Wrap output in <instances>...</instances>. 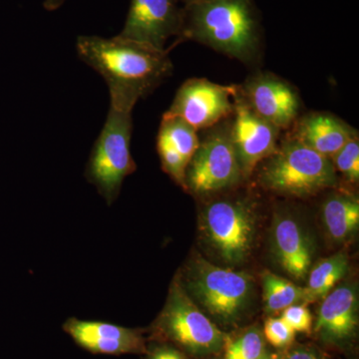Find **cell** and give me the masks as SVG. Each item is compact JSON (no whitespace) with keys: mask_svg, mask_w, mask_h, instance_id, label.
I'll use <instances>...</instances> for the list:
<instances>
[{"mask_svg":"<svg viewBox=\"0 0 359 359\" xmlns=\"http://www.w3.org/2000/svg\"><path fill=\"white\" fill-rule=\"evenodd\" d=\"M132 129V112L110 107L87 163L85 176L108 205L117 199L125 178L136 170L130 150Z\"/></svg>","mask_w":359,"mask_h":359,"instance_id":"cell-5","label":"cell"},{"mask_svg":"<svg viewBox=\"0 0 359 359\" xmlns=\"http://www.w3.org/2000/svg\"><path fill=\"white\" fill-rule=\"evenodd\" d=\"M290 137L318 154L332 159L358 131L327 113H311L297 119Z\"/></svg>","mask_w":359,"mask_h":359,"instance_id":"cell-15","label":"cell"},{"mask_svg":"<svg viewBox=\"0 0 359 359\" xmlns=\"http://www.w3.org/2000/svg\"><path fill=\"white\" fill-rule=\"evenodd\" d=\"M330 160L335 171L344 175L351 183H356L359 179L358 135L347 142Z\"/></svg>","mask_w":359,"mask_h":359,"instance_id":"cell-22","label":"cell"},{"mask_svg":"<svg viewBox=\"0 0 359 359\" xmlns=\"http://www.w3.org/2000/svg\"><path fill=\"white\" fill-rule=\"evenodd\" d=\"M358 327V292L353 285H340L323 299L314 332L325 344L339 346L353 339Z\"/></svg>","mask_w":359,"mask_h":359,"instance_id":"cell-14","label":"cell"},{"mask_svg":"<svg viewBox=\"0 0 359 359\" xmlns=\"http://www.w3.org/2000/svg\"><path fill=\"white\" fill-rule=\"evenodd\" d=\"M148 359H189L185 353L171 344H159L147 351Z\"/></svg>","mask_w":359,"mask_h":359,"instance_id":"cell-25","label":"cell"},{"mask_svg":"<svg viewBox=\"0 0 359 359\" xmlns=\"http://www.w3.org/2000/svg\"><path fill=\"white\" fill-rule=\"evenodd\" d=\"M183 6H187V4H197V2H204L209 1V0H179Z\"/></svg>","mask_w":359,"mask_h":359,"instance_id":"cell-28","label":"cell"},{"mask_svg":"<svg viewBox=\"0 0 359 359\" xmlns=\"http://www.w3.org/2000/svg\"><path fill=\"white\" fill-rule=\"evenodd\" d=\"M276 259L292 278L304 280L311 266V249L301 226L290 217H278L273 230Z\"/></svg>","mask_w":359,"mask_h":359,"instance_id":"cell-16","label":"cell"},{"mask_svg":"<svg viewBox=\"0 0 359 359\" xmlns=\"http://www.w3.org/2000/svg\"><path fill=\"white\" fill-rule=\"evenodd\" d=\"M187 282L198 302L226 323L238 320L252 290V278L248 273L215 266L202 257L191 263Z\"/></svg>","mask_w":359,"mask_h":359,"instance_id":"cell-7","label":"cell"},{"mask_svg":"<svg viewBox=\"0 0 359 359\" xmlns=\"http://www.w3.org/2000/svg\"><path fill=\"white\" fill-rule=\"evenodd\" d=\"M264 162L259 183L280 195L308 198L337 184L332 160L290 136Z\"/></svg>","mask_w":359,"mask_h":359,"instance_id":"cell-3","label":"cell"},{"mask_svg":"<svg viewBox=\"0 0 359 359\" xmlns=\"http://www.w3.org/2000/svg\"><path fill=\"white\" fill-rule=\"evenodd\" d=\"M224 359H259L266 353L263 332L250 327L233 339L226 337Z\"/></svg>","mask_w":359,"mask_h":359,"instance_id":"cell-21","label":"cell"},{"mask_svg":"<svg viewBox=\"0 0 359 359\" xmlns=\"http://www.w3.org/2000/svg\"><path fill=\"white\" fill-rule=\"evenodd\" d=\"M252 205L245 199H219L205 205V237L226 263L238 264L249 257L255 235Z\"/></svg>","mask_w":359,"mask_h":359,"instance_id":"cell-8","label":"cell"},{"mask_svg":"<svg viewBox=\"0 0 359 359\" xmlns=\"http://www.w3.org/2000/svg\"><path fill=\"white\" fill-rule=\"evenodd\" d=\"M323 221L328 236L334 242H346L359 226V202L349 194H335L323 205Z\"/></svg>","mask_w":359,"mask_h":359,"instance_id":"cell-17","label":"cell"},{"mask_svg":"<svg viewBox=\"0 0 359 359\" xmlns=\"http://www.w3.org/2000/svg\"><path fill=\"white\" fill-rule=\"evenodd\" d=\"M280 132V129L250 109L237 86L231 116V137L244 179L249 178L259 163L276 152Z\"/></svg>","mask_w":359,"mask_h":359,"instance_id":"cell-11","label":"cell"},{"mask_svg":"<svg viewBox=\"0 0 359 359\" xmlns=\"http://www.w3.org/2000/svg\"><path fill=\"white\" fill-rule=\"evenodd\" d=\"M156 337L194 356H208L223 351L226 337L175 280L166 304L155 321Z\"/></svg>","mask_w":359,"mask_h":359,"instance_id":"cell-4","label":"cell"},{"mask_svg":"<svg viewBox=\"0 0 359 359\" xmlns=\"http://www.w3.org/2000/svg\"><path fill=\"white\" fill-rule=\"evenodd\" d=\"M259 359H278V356L275 355V354L264 353V355L262 356Z\"/></svg>","mask_w":359,"mask_h":359,"instance_id":"cell-29","label":"cell"},{"mask_svg":"<svg viewBox=\"0 0 359 359\" xmlns=\"http://www.w3.org/2000/svg\"><path fill=\"white\" fill-rule=\"evenodd\" d=\"M78 55L103 77L110 93V107L133 111L173 72L169 52L115 36H79Z\"/></svg>","mask_w":359,"mask_h":359,"instance_id":"cell-1","label":"cell"},{"mask_svg":"<svg viewBox=\"0 0 359 359\" xmlns=\"http://www.w3.org/2000/svg\"><path fill=\"white\" fill-rule=\"evenodd\" d=\"M207 130L186 172V191L200 197L221 192L244 179L231 140V117Z\"/></svg>","mask_w":359,"mask_h":359,"instance_id":"cell-6","label":"cell"},{"mask_svg":"<svg viewBox=\"0 0 359 359\" xmlns=\"http://www.w3.org/2000/svg\"><path fill=\"white\" fill-rule=\"evenodd\" d=\"M63 330L73 340L92 353L119 355L127 353H146L145 337L141 330L101 323L69 318Z\"/></svg>","mask_w":359,"mask_h":359,"instance_id":"cell-13","label":"cell"},{"mask_svg":"<svg viewBox=\"0 0 359 359\" xmlns=\"http://www.w3.org/2000/svg\"><path fill=\"white\" fill-rule=\"evenodd\" d=\"M250 109L280 130L290 128L299 118L301 97L283 78L257 73L238 86Z\"/></svg>","mask_w":359,"mask_h":359,"instance_id":"cell-12","label":"cell"},{"mask_svg":"<svg viewBox=\"0 0 359 359\" xmlns=\"http://www.w3.org/2000/svg\"><path fill=\"white\" fill-rule=\"evenodd\" d=\"M184 6L179 0H131L121 39L168 51V40L181 34ZM173 44L170 50L173 48Z\"/></svg>","mask_w":359,"mask_h":359,"instance_id":"cell-10","label":"cell"},{"mask_svg":"<svg viewBox=\"0 0 359 359\" xmlns=\"http://www.w3.org/2000/svg\"><path fill=\"white\" fill-rule=\"evenodd\" d=\"M278 359H325L316 349L309 346H295L285 351Z\"/></svg>","mask_w":359,"mask_h":359,"instance_id":"cell-26","label":"cell"},{"mask_svg":"<svg viewBox=\"0 0 359 359\" xmlns=\"http://www.w3.org/2000/svg\"><path fill=\"white\" fill-rule=\"evenodd\" d=\"M245 65L256 62L263 43L261 15L255 0H209L184 6L181 34Z\"/></svg>","mask_w":359,"mask_h":359,"instance_id":"cell-2","label":"cell"},{"mask_svg":"<svg viewBox=\"0 0 359 359\" xmlns=\"http://www.w3.org/2000/svg\"><path fill=\"white\" fill-rule=\"evenodd\" d=\"M65 0H45L43 7L46 11H54L65 4Z\"/></svg>","mask_w":359,"mask_h":359,"instance_id":"cell-27","label":"cell"},{"mask_svg":"<svg viewBox=\"0 0 359 359\" xmlns=\"http://www.w3.org/2000/svg\"><path fill=\"white\" fill-rule=\"evenodd\" d=\"M264 311L276 313L292 304H306V290L289 280L266 271L263 276Z\"/></svg>","mask_w":359,"mask_h":359,"instance_id":"cell-19","label":"cell"},{"mask_svg":"<svg viewBox=\"0 0 359 359\" xmlns=\"http://www.w3.org/2000/svg\"><path fill=\"white\" fill-rule=\"evenodd\" d=\"M264 337L271 346L285 348L294 341L295 332L282 318H273L266 321Z\"/></svg>","mask_w":359,"mask_h":359,"instance_id":"cell-23","label":"cell"},{"mask_svg":"<svg viewBox=\"0 0 359 359\" xmlns=\"http://www.w3.org/2000/svg\"><path fill=\"white\" fill-rule=\"evenodd\" d=\"M157 140L166 143L190 163L200 145L198 131L178 117L163 115Z\"/></svg>","mask_w":359,"mask_h":359,"instance_id":"cell-20","label":"cell"},{"mask_svg":"<svg viewBox=\"0 0 359 359\" xmlns=\"http://www.w3.org/2000/svg\"><path fill=\"white\" fill-rule=\"evenodd\" d=\"M237 86H224L205 78H192L180 87L165 116L178 117L196 131L207 130L233 114Z\"/></svg>","mask_w":359,"mask_h":359,"instance_id":"cell-9","label":"cell"},{"mask_svg":"<svg viewBox=\"0 0 359 359\" xmlns=\"http://www.w3.org/2000/svg\"><path fill=\"white\" fill-rule=\"evenodd\" d=\"M348 271V257L344 252H337L321 259L309 273L306 290V304L320 301L337 285Z\"/></svg>","mask_w":359,"mask_h":359,"instance_id":"cell-18","label":"cell"},{"mask_svg":"<svg viewBox=\"0 0 359 359\" xmlns=\"http://www.w3.org/2000/svg\"><path fill=\"white\" fill-rule=\"evenodd\" d=\"M282 318L294 330V332L309 334L313 330V316L304 304H292L289 308L283 309Z\"/></svg>","mask_w":359,"mask_h":359,"instance_id":"cell-24","label":"cell"}]
</instances>
